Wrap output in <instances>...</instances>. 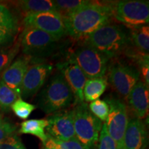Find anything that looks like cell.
Instances as JSON below:
<instances>
[{
	"label": "cell",
	"mask_w": 149,
	"mask_h": 149,
	"mask_svg": "<svg viewBox=\"0 0 149 149\" xmlns=\"http://www.w3.org/2000/svg\"><path fill=\"white\" fill-rule=\"evenodd\" d=\"M113 6L109 3L89 1L64 19L66 33L74 39H86L111 22Z\"/></svg>",
	"instance_id": "1"
},
{
	"label": "cell",
	"mask_w": 149,
	"mask_h": 149,
	"mask_svg": "<svg viewBox=\"0 0 149 149\" xmlns=\"http://www.w3.org/2000/svg\"><path fill=\"white\" fill-rule=\"evenodd\" d=\"M92 46L109 59L125 53L130 43V36L124 29L117 24L108 23L85 39Z\"/></svg>",
	"instance_id": "2"
},
{
	"label": "cell",
	"mask_w": 149,
	"mask_h": 149,
	"mask_svg": "<svg viewBox=\"0 0 149 149\" xmlns=\"http://www.w3.org/2000/svg\"><path fill=\"white\" fill-rule=\"evenodd\" d=\"M73 94L61 73L51 77L38 96V106L46 114L64 111L73 101Z\"/></svg>",
	"instance_id": "3"
},
{
	"label": "cell",
	"mask_w": 149,
	"mask_h": 149,
	"mask_svg": "<svg viewBox=\"0 0 149 149\" xmlns=\"http://www.w3.org/2000/svg\"><path fill=\"white\" fill-rule=\"evenodd\" d=\"M72 111L75 137L84 148L93 149L98 141L102 122L92 114L85 102L77 104Z\"/></svg>",
	"instance_id": "4"
},
{
	"label": "cell",
	"mask_w": 149,
	"mask_h": 149,
	"mask_svg": "<svg viewBox=\"0 0 149 149\" xmlns=\"http://www.w3.org/2000/svg\"><path fill=\"white\" fill-rule=\"evenodd\" d=\"M68 61L77 64L88 79L104 77L109 67V59L92 46L85 45L76 48Z\"/></svg>",
	"instance_id": "5"
},
{
	"label": "cell",
	"mask_w": 149,
	"mask_h": 149,
	"mask_svg": "<svg viewBox=\"0 0 149 149\" xmlns=\"http://www.w3.org/2000/svg\"><path fill=\"white\" fill-rule=\"evenodd\" d=\"M23 55L31 58L47 57L55 50L58 40L40 30L26 28L19 37Z\"/></svg>",
	"instance_id": "6"
},
{
	"label": "cell",
	"mask_w": 149,
	"mask_h": 149,
	"mask_svg": "<svg viewBox=\"0 0 149 149\" xmlns=\"http://www.w3.org/2000/svg\"><path fill=\"white\" fill-rule=\"evenodd\" d=\"M113 15L118 22L129 29L148 25L149 22L148 1L123 0L113 6Z\"/></svg>",
	"instance_id": "7"
},
{
	"label": "cell",
	"mask_w": 149,
	"mask_h": 149,
	"mask_svg": "<svg viewBox=\"0 0 149 149\" xmlns=\"http://www.w3.org/2000/svg\"><path fill=\"white\" fill-rule=\"evenodd\" d=\"M106 101L109 106V113L105 121L107 131L117 149H124V137L128 123L127 107L117 98L112 97Z\"/></svg>",
	"instance_id": "8"
},
{
	"label": "cell",
	"mask_w": 149,
	"mask_h": 149,
	"mask_svg": "<svg viewBox=\"0 0 149 149\" xmlns=\"http://www.w3.org/2000/svg\"><path fill=\"white\" fill-rule=\"evenodd\" d=\"M140 78V72L132 64L117 61L109 68V80L114 90L126 97Z\"/></svg>",
	"instance_id": "9"
},
{
	"label": "cell",
	"mask_w": 149,
	"mask_h": 149,
	"mask_svg": "<svg viewBox=\"0 0 149 149\" xmlns=\"http://www.w3.org/2000/svg\"><path fill=\"white\" fill-rule=\"evenodd\" d=\"M24 27L36 29L59 40L67 35L64 19L54 11L26 15L23 19Z\"/></svg>",
	"instance_id": "10"
},
{
	"label": "cell",
	"mask_w": 149,
	"mask_h": 149,
	"mask_svg": "<svg viewBox=\"0 0 149 149\" xmlns=\"http://www.w3.org/2000/svg\"><path fill=\"white\" fill-rule=\"evenodd\" d=\"M53 70V66L45 62L30 65L22 81L21 98L29 99L34 96L45 84Z\"/></svg>",
	"instance_id": "11"
},
{
	"label": "cell",
	"mask_w": 149,
	"mask_h": 149,
	"mask_svg": "<svg viewBox=\"0 0 149 149\" xmlns=\"http://www.w3.org/2000/svg\"><path fill=\"white\" fill-rule=\"evenodd\" d=\"M46 120L48 121L47 135L52 138L68 140L75 137L72 110L53 113Z\"/></svg>",
	"instance_id": "12"
},
{
	"label": "cell",
	"mask_w": 149,
	"mask_h": 149,
	"mask_svg": "<svg viewBox=\"0 0 149 149\" xmlns=\"http://www.w3.org/2000/svg\"><path fill=\"white\" fill-rule=\"evenodd\" d=\"M57 68L69 86L77 104L84 102L83 91L88 78L74 63L70 61L59 63Z\"/></svg>",
	"instance_id": "13"
},
{
	"label": "cell",
	"mask_w": 149,
	"mask_h": 149,
	"mask_svg": "<svg viewBox=\"0 0 149 149\" xmlns=\"http://www.w3.org/2000/svg\"><path fill=\"white\" fill-rule=\"evenodd\" d=\"M31 57L22 55L8 67L1 74V79L6 85L14 91L21 98V88L24 75L31 65Z\"/></svg>",
	"instance_id": "14"
},
{
	"label": "cell",
	"mask_w": 149,
	"mask_h": 149,
	"mask_svg": "<svg viewBox=\"0 0 149 149\" xmlns=\"http://www.w3.org/2000/svg\"><path fill=\"white\" fill-rule=\"evenodd\" d=\"M126 99L130 109L137 117L136 118L141 120L148 115L149 90L144 81L139 80Z\"/></svg>",
	"instance_id": "15"
},
{
	"label": "cell",
	"mask_w": 149,
	"mask_h": 149,
	"mask_svg": "<svg viewBox=\"0 0 149 149\" xmlns=\"http://www.w3.org/2000/svg\"><path fill=\"white\" fill-rule=\"evenodd\" d=\"M147 132L145 124L137 118L128 120L124 137V149H146Z\"/></svg>",
	"instance_id": "16"
},
{
	"label": "cell",
	"mask_w": 149,
	"mask_h": 149,
	"mask_svg": "<svg viewBox=\"0 0 149 149\" xmlns=\"http://www.w3.org/2000/svg\"><path fill=\"white\" fill-rule=\"evenodd\" d=\"M107 78L104 77L88 79L83 91L84 100L86 102H92L98 100L107 88Z\"/></svg>",
	"instance_id": "17"
},
{
	"label": "cell",
	"mask_w": 149,
	"mask_h": 149,
	"mask_svg": "<svg viewBox=\"0 0 149 149\" xmlns=\"http://www.w3.org/2000/svg\"><path fill=\"white\" fill-rule=\"evenodd\" d=\"M15 5L25 15L48 11L56 12L55 2L51 0H22L16 1Z\"/></svg>",
	"instance_id": "18"
},
{
	"label": "cell",
	"mask_w": 149,
	"mask_h": 149,
	"mask_svg": "<svg viewBox=\"0 0 149 149\" xmlns=\"http://www.w3.org/2000/svg\"><path fill=\"white\" fill-rule=\"evenodd\" d=\"M47 125L48 121L45 119L26 120L21 124L19 132L23 134H31L36 136L44 144L48 139L47 134L45 133V128Z\"/></svg>",
	"instance_id": "19"
},
{
	"label": "cell",
	"mask_w": 149,
	"mask_h": 149,
	"mask_svg": "<svg viewBox=\"0 0 149 149\" xmlns=\"http://www.w3.org/2000/svg\"><path fill=\"white\" fill-rule=\"evenodd\" d=\"M130 42L133 43L137 50L148 54L149 50V26L148 25L140 26L130 29Z\"/></svg>",
	"instance_id": "20"
},
{
	"label": "cell",
	"mask_w": 149,
	"mask_h": 149,
	"mask_svg": "<svg viewBox=\"0 0 149 149\" xmlns=\"http://www.w3.org/2000/svg\"><path fill=\"white\" fill-rule=\"evenodd\" d=\"M20 50L19 40L0 48V75L12 64Z\"/></svg>",
	"instance_id": "21"
},
{
	"label": "cell",
	"mask_w": 149,
	"mask_h": 149,
	"mask_svg": "<svg viewBox=\"0 0 149 149\" xmlns=\"http://www.w3.org/2000/svg\"><path fill=\"white\" fill-rule=\"evenodd\" d=\"M88 1L84 0H56L54 1V2L56 13H57L64 19L80 7L86 4Z\"/></svg>",
	"instance_id": "22"
},
{
	"label": "cell",
	"mask_w": 149,
	"mask_h": 149,
	"mask_svg": "<svg viewBox=\"0 0 149 149\" xmlns=\"http://www.w3.org/2000/svg\"><path fill=\"white\" fill-rule=\"evenodd\" d=\"M18 98H20L18 95L0 79V111H10L11 106Z\"/></svg>",
	"instance_id": "23"
},
{
	"label": "cell",
	"mask_w": 149,
	"mask_h": 149,
	"mask_svg": "<svg viewBox=\"0 0 149 149\" xmlns=\"http://www.w3.org/2000/svg\"><path fill=\"white\" fill-rule=\"evenodd\" d=\"M0 28L10 31L15 35L18 30L17 22L9 8L0 3Z\"/></svg>",
	"instance_id": "24"
},
{
	"label": "cell",
	"mask_w": 149,
	"mask_h": 149,
	"mask_svg": "<svg viewBox=\"0 0 149 149\" xmlns=\"http://www.w3.org/2000/svg\"><path fill=\"white\" fill-rule=\"evenodd\" d=\"M88 109L97 118L102 122L107 120L109 113V106L106 100H95L88 105Z\"/></svg>",
	"instance_id": "25"
},
{
	"label": "cell",
	"mask_w": 149,
	"mask_h": 149,
	"mask_svg": "<svg viewBox=\"0 0 149 149\" xmlns=\"http://www.w3.org/2000/svg\"><path fill=\"white\" fill-rule=\"evenodd\" d=\"M35 109H36V107L35 105L28 103L22 98H18L13 104L10 108L15 114L22 120L27 119Z\"/></svg>",
	"instance_id": "26"
},
{
	"label": "cell",
	"mask_w": 149,
	"mask_h": 149,
	"mask_svg": "<svg viewBox=\"0 0 149 149\" xmlns=\"http://www.w3.org/2000/svg\"><path fill=\"white\" fill-rule=\"evenodd\" d=\"M97 142V149H117L114 140L111 138L108 133L105 123L102 124Z\"/></svg>",
	"instance_id": "27"
},
{
	"label": "cell",
	"mask_w": 149,
	"mask_h": 149,
	"mask_svg": "<svg viewBox=\"0 0 149 149\" xmlns=\"http://www.w3.org/2000/svg\"><path fill=\"white\" fill-rule=\"evenodd\" d=\"M0 149H26L19 137L11 135L0 143Z\"/></svg>",
	"instance_id": "28"
},
{
	"label": "cell",
	"mask_w": 149,
	"mask_h": 149,
	"mask_svg": "<svg viewBox=\"0 0 149 149\" xmlns=\"http://www.w3.org/2000/svg\"><path fill=\"white\" fill-rule=\"evenodd\" d=\"M52 139L58 149H84L82 144L76 137L70 139H68V140Z\"/></svg>",
	"instance_id": "29"
},
{
	"label": "cell",
	"mask_w": 149,
	"mask_h": 149,
	"mask_svg": "<svg viewBox=\"0 0 149 149\" xmlns=\"http://www.w3.org/2000/svg\"><path fill=\"white\" fill-rule=\"evenodd\" d=\"M16 126L6 119H0V143L14 133Z\"/></svg>",
	"instance_id": "30"
},
{
	"label": "cell",
	"mask_w": 149,
	"mask_h": 149,
	"mask_svg": "<svg viewBox=\"0 0 149 149\" xmlns=\"http://www.w3.org/2000/svg\"><path fill=\"white\" fill-rule=\"evenodd\" d=\"M15 34L10 31L0 28V48L10 45L14 42Z\"/></svg>",
	"instance_id": "31"
},
{
	"label": "cell",
	"mask_w": 149,
	"mask_h": 149,
	"mask_svg": "<svg viewBox=\"0 0 149 149\" xmlns=\"http://www.w3.org/2000/svg\"><path fill=\"white\" fill-rule=\"evenodd\" d=\"M43 149H58V148L56 146L52 137L48 135V139L44 144V148Z\"/></svg>",
	"instance_id": "32"
},
{
	"label": "cell",
	"mask_w": 149,
	"mask_h": 149,
	"mask_svg": "<svg viewBox=\"0 0 149 149\" xmlns=\"http://www.w3.org/2000/svg\"><path fill=\"white\" fill-rule=\"evenodd\" d=\"M1 118H2V115H1V112H0V119H1Z\"/></svg>",
	"instance_id": "33"
}]
</instances>
